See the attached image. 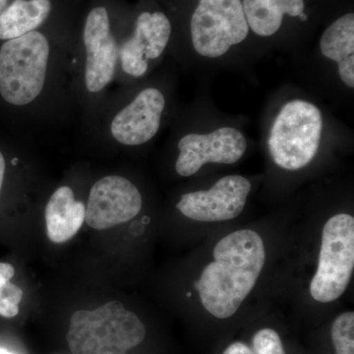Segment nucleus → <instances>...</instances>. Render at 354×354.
Returning <instances> with one entry per match:
<instances>
[{
    "label": "nucleus",
    "mask_w": 354,
    "mask_h": 354,
    "mask_svg": "<svg viewBox=\"0 0 354 354\" xmlns=\"http://www.w3.org/2000/svg\"><path fill=\"white\" fill-rule=\"evenodd\" d=\"M214 260L194 286L209 314L227 319L236 313L257 283L265 265L264 241L254 230H236L216 244Z\"/></svg>",
    "instance_id": "obj_1"
},
{
    "label": "nucleus",
    "mask_w": 354,
    "mask_h": 354,
    "mask_svg": "<svg viewBox=\"0 0 354 354\" xmlns=\"http://www.w3.org/2000/svg\"><path fill=\"white\" fill-rule=\"evenodd\" d=\"M145 337L139 317L113 300L94 311L75 312L66 339L72 354H127Z\"/></svg>",
    "instance_id": "obj_2"
},
{
    "label": "nucleus",
    "mask_w": 354,
    "mask_h": 354,
    "mask_svg": "<svg viewBox=\"0 0 354 354\" xmlns=\"http://www.w3.org/2000/svg\"><path fill=\"white\" fill-rule=\"evenodd\" d=\"M50 44L39 32L8 39L0 50V95L13 106L34 102L43 91Z\"/></svg>",
    "instance_id": "obj_3"
},
{
    "label": "nucleus",
    "mask_w": 354,
    "mask_h": 354,
    "mask_svg": "<svg viewBox=\"0 0 354 354\" xmlns=\"http://www.w3.org/2000/svg\"><path fill=\"white\" fill-rule=\"evenodd\" d=\"M322 129V115L315 104L301 100L286 104L268 141L274 164L286 171L308 165L318 152Z\"/></svg>",
    "instance_id": "obj_4"
},
{
    "label": "nucleus",
    "mask_w": 354,
    "mask_h": 354,
    "mask_svg": "<svg viewBox=\"0 0 354 354\" xmlns=\"http://www.w3.org/2000/svg\"><path fill=\"white\" fill-rule=\"evenodd\" d=\"M354 269V218L337 214L323 228L319 263L310 283L316 301H335L348 288Z\"/></svg>",
    "instance_id": "obj_5"
},
{
    "label": "nucleus",
    "mask_w": 354,
    "mask_h": 354,
    "mask_svg": "<svg viewBox=\"0 0 354 354\" xmlns=\"http://www.w3.org/2000/svg\"><path fill=\"white\" fill-rule=\"evenodd\" d=\"M190 28L194 50L209 58L223 57L249 32L241 0H199Z\"/></svg>",
    "instance_id": "obj_6"
},
{
    "label": "nucleus",
    "mask_w": 354,
    "mask_h": 354,
    "mask_svg": "<svg viewBox=\"0 0 354 354\" xmlns=\"http://www.w3.org/2000/svg\"><path fill=\"white\" fill-rule=\"evenodd\" d=\"M176 169L179 176L197 174L206 164L232 165L246 152L247 141L239 130L221 127L208 134L191 133L178 142Z\"/></svg>",
    "instance_id": "obj_7"
},
{
    "label": "nucleus",
    "mask_w": 354,
    "mask_h": 354,
    "mask_svg": "<svg viewBox=\"0 0 354 354\" xmlns=\"http://www.w3.org/2000/svg\"><path fill=\"white\" fill-rule=\"evenodd\" d=\"M250 190V181L245 177L225 176L211 189L183 195L176 208L193 221L213 223L234 220L245 208Z\"/></svg>",
    "instance_id": "obj_8"
},
{
    "label": "nucleus",
    "mask_w": 354,
    "mask_h": 354,
    "mask_svg": "<svg viewBox=\"0 0 354 354\" xmlns=\"http://www.w3.org/2000/svg\"><path fill=\"white\" fill-rule=\"evenodd\" d=\"M143 205L138 188L122 176L102 177L91 189L85 221L95 230H108L138 215Z\"/></svg>",
    "instance_id": "obj_9"
},
{
    "label": "nucleus",
    "mask_w": 354,
    "mask_h": 354,
    "mask_svg": "<svg viewBox=\"0 0 354 354\" xmlns=\"http://www.w3.org/2000/svg\"><path fill=\"white\" fill-rule=\"evenodd\" d=\"M84 44L87 53L86 87L88 92L99 93L113 80L118 57V46L104 7H95L88 13Z\"/></svg>",
    "instance_id": "obj_10"
},
{
    "label": "nucleus",
    "mask_w": 354,
    "mask_h": 354,
    "mask_svg": "<svg viewBox=\"0 0 354 354\" xmlns=\"http://www.w3.org/2000/svg\"><path fill=\"white\" fill-rule=\"evenodd\" d=\"M171 25L162 12H143L137 18L133 36L120 50L122 68L133 77H141L148 70V62L160 57L169 43Z\"/></svg>",
    "instance_id": "obj_11"
},
{
    "label": "nucleus",
    "mask_w": 354,
    "mask_h": 354,
    "mask_svg": "<svg viewBox=\"0 0 354 354\" xmlns=\"http://www.w3.org/2000/svg\"><path fill=\"white\" fill-rule=\"evenodd\" d=\"M165 106L164 95L155 88L142 91L136 99L122 109L111 122V134L127 146L147 143L157 134Z\"/></svg>",
    "instance_id": "obj_12"
},
{
    "label": "nucleus",
    "mask_w": 354,
    "mask_h": 354,
    "mask_svg": "<svg viewBox=\"0 0 354 354\" xmlns=\"http://www.w3.org/2000/svg\"><path fill=\"white\" fill-rule=\"evenodd\" d=\"M85 218V205L76 201L71 188H58L51 195L46 208L48 239L53 243L68 241L82 227Z\"/></svg>",
    "instance_id": "obj_13"
},
{
    "label": "nucleus",
    "mask_w": 354,
    "mask_h": 354,
    "mask_svg": "<svg viewBox=\"0 0 354 354\" xmlns=\"http://www.w3.org/2000/svg\"><path fill=\"white\" fill-rule=\"evenodd\" d=\"M323 55L339 65L342 82L354 88V15L346 14L324 32L320 41Z\"/></svg>",
    "instance_id": "obj_14"
},
{
    "label": "nucleus",
    "mask_w": 354,
    "mask_h": 354,
    "mask_svg": "<svg viewBox=\"0 0 354 354\" xmlns=\"http://www.w3.org/2000/svg\"><path fill=\"white\" fill-rule=\"evenodd\" d=\"M244 14L249 28L260 37L276 34L283 15L299 17L304 11V0H243Z\"/></svg>",
    "instance_id": "obj_15"
},
{
    "label": "nucleus",
    "mask_w": 354,
    "mask_h": 354,
    "mask_svg": "<svg viewBox=\"0 0 354 354\" xmlns=\"http://www.w3.org/2000/svg\"><path fill=\"white\" fill-rule=\"evenodd\" d=\"M50 0H15L0 14V39H12L35 31L50 15Z\"/></svg>",
    "instance_id": "obj_16"
},
{
    "label": "nucleus",
    "mask_w": 354,
    "mask_h": 354,
    "mask_svg": "<svg viewBox=\"0 0 354 354\" xmlns=\"http://www.w3.org/2000/svg\"><path fill=\"white\" fill-rule=\"evenodd\" d=\"M15 274L12 265L0 263V315L13 318L19 313V304L23 291L19 286L10 283Z\"/></svg>",
    "instance_id": "obj_17"
},
{
    "label": "nucleus",
    "mask_w": 354,
    "mask_h": 354,
    "mask_svg": "<svg viewBox=\"0 0 354 354\" xmlns=\"http://www.w3.org/2000/svg\"><path fill=\"white\" fill-rule=\"evenodd\" d=\"M332 341L335 354H354V313L337 316L332 326Z\"/></svg>",
    "instance_id": "obj_18"
},
{
    "label": "nucleus",
    "mask_w": 354,
    "mask_h": 354,
    "mask_svg": "<svg viewBox=\"0 0 354 354\" xmlns=\"http://www.w3.org/2000/svg\"><path fill=\"white\" fill-rule=\"evenodd\" d=\"M252 344L255 354H286L281 337L269 328L258 330L254 335Z\"/></svg>",
    "instance_id": "obj_19"
},
{
    "label": "nucleus",
    "mask_w": 354,
    "mask_h": 354,
    "mask_svg": "<svg viewBox=\"0 0 354 354\" xmlns=\"http://www.w3.org/2000/svg\"><path fill=\"white\" fill-rule=\"evenodd\" d=\"M223 354H255L253 349L249 348L247 344L241 342H235L234 344H230V346Z\"/></svg>",
    "instance_id": "obj_20"
},
{
    "label": "nucleus",
    "mask_w": 354,
    "mask_h": 354,
    "mask_svg": "<svg viewBox=\"0 0 354 354\" xmlns=\"http://www.w3.org/2000/svg\"><path fill=\"white\" fill-rule=\"evenodd\" d=\"M4 174H6V160L3 155L0 153V192H1L2 184H3Z\"/></svg>",
    "instance_id": "obj_21"
},
{
    "label": "nucleus",
    "mask_w": 354,
    "mask_h": 354,
    "mask_svg": "<svg viewBox=\"0 0 354 354\" xmlns=\"http://www.w3.org/2000/svg\"><path fill=\"white\" fill-rule=\"evenodd\" d=\"M7 2H8V0H0V14L6 10L7 7Z\"/></svg>",
    "instance_id": "obj_22"
},
{
    "label": "nucleus",
    "mask_w": 354,
    "mask_h": 354,
    "mask_svg": "<svg viewBox=\"0 0 354 354\" xmlns=\"http://www.w3.org/2000/svg\"><path fill=\"white\" fill-rule=\"evenodd\" d=\"M0 354H13V353H9V351H7L6 349L0 348Z\"/></svg>",
    "instance_id": "obj_23"
},
{
    "label": "nucleus",
    "mask_w": 354,
    "mask_h": 354,
    "mask_svg": "<svg viewBox=\"0 0 354 354\" xmlns=\"http://www.w3.org/2000/svg\"><path fill=\"white\" fill-rule=\"evenodd\" d=\"M16 162H17V160H16V158H15V160H12V164L16 165Z\"/></svg>",
    "instance_id": "obj_24"
},
{
    "label": "nucleus",
    "mask_w": 354,
    "mask_h": 354,
    "mask_svg": "<svg viewBox=\"0 0 354 354\" xmlns=\"http://www.w3.org/2000/svg\"><path fill=\"white\" fill-rule=\"evenodd\" d=\"M191 295H191V292H188V293H187V297H191Z\"/></svg>",
    "instance_id": "obj_25"
}]
</instances>
